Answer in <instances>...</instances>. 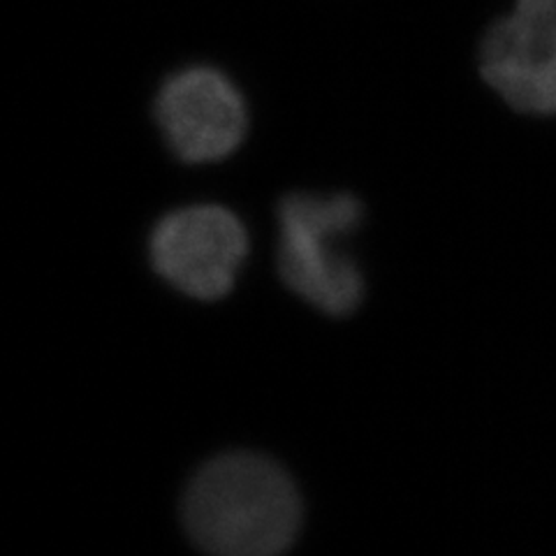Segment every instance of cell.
<instances>
[{"label": "cell", "instance_id": "cell-4", "mask_svg": "<svg viewBox=\"0 0 556 556\" xmlns=\"http://www.w3.org/2000/svg\"><path fill=\"white\" fill-rule=\"evenodd\" d=\"M480 75L515 112L556 116V0H515L484 33Z\"/></svg>", "mask_w": 556, "mask_h": 556}, {"label": "cell", "instance_id": "cell-1", "mask_svg": "<svg viewBox=\"0 0 556 556\" xmlns=\"http://www.w3.org/2000/svg\"><path fill=\"white\" fill-rule=\"evenodd\" d=\"M184 525L208 554L274 556L298 538L302 501L276 462L253 452H230L204 464L190 480Z\"/></svg>", "mask_w": 556, "mask_h": 556}, {"label": "cell", "instance_id": "cell-5", "mask_svg": "<svg viewBox=\"0 0 556 556\" xmlns=\"http://www.w3.org/2000/svg\"><path fill=\"white\" fill-rule=\"evenodd\" d=\"M155 121L167 147L190 165L218 163L247 137V104L228 75L195 65L174 73L155 98Z\"/></svg>", "mask_w": 556, "mask_h": 556}, {"label": "cell", "instance_id": "cell-2", "mask_svg": "<svg viewBox=\"0 0 556 556\" xmlns=\"http://www.w3.org/2000/svg\"><path fill=\"white\" fill-rule=\"evenodd\" d=\"M359 220L362 204L353 195L294 193L278 204V271L298 298L327 316H348L362 302V274L339 249Z\"/></svg>", "mask_w": 556, "mask_h": 556}, {"label": "cell", "instance_id": "cell-3", "mask_svg": "<svg viewBox=\"0 0 556 556\" xmlns=\"http://www.w3.org/2000/svg\"><path fill=\"white\" fill-rule=\"evenodd\" d=\"M249 253L243 223L218 204L177 208L155 225L149 239L151 265L186 298L214 302L228 294Z\"/></svg>", "mask_w": 556, "mask_h": 556}]
</instances>
